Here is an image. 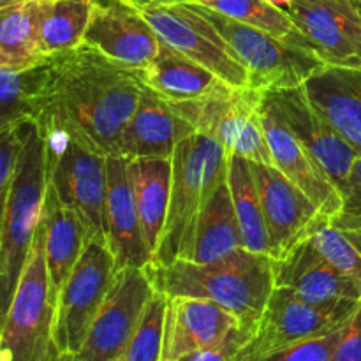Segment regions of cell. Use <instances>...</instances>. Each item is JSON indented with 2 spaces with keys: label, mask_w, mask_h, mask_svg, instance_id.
<instances>
[{
  "label": "cell",
  "mask_w": 361,
  "mask_h": 361,
  "mask_svg": "<svg viewBox=\"0 0 361 361\" xmlns=\"http://www.w3.org/2000/svg\"><path fill=\"white\" fill-rule=\"evenodd\" d=\"M145 88L140 71L81 44L46 60L34 120L41 129H60L99 154L116 155Z\"/></svg>",
  "instance_id": "obj_1"
},
{
  "label": "cell",
  "mask_w": 361,
  "mask_h": 361,
  "mask_svg": "<svg viewBox=\"0 0 361 361\" xmlns=\"http://www.w3.org/2000/svg\"><path fill=\"white\" fill-rule=\"evenodd\" d=\"M145 268L157 293L168 298L210 300L250 330H256L275 289L274 259L247 249L214 263L176 259L169 264L150 263Z\"/></svg>",
  "instance_id": "obj_2"
},
{
  "label": "cell",
  "mask_w": 361,
  "mask_h": 361,
  "mask_svg": "<svg viewBox=\"0 0 361 361\" xmlns=\"http://www.w3.org/2000/svg\"><path fill=\"white\" fill-rule=\"evenodd\" d=\"M171 164L168 215L152 261L157 264L190 257L201 212L228 178L229 152L219 141L194 133L176 145Z\"/></svg>",
  "instance_id": "obj_3"
},
{
  "label": "cell",
  "mask_w": 361,
  "mask_h": 361,
  "mask_svg": "<svg viewBox=\"0 0 361 361\" xmlns=\"http://www.w3.org/2000/svg\"><path fill=\"white\" fill-rule=\"evenodd\" d=\"M46 145L37 122L23 148L20 162L2 197L0 222V293L6 314L23 274L35 238L46 196Z\"/></svg>",
  "instance_id": "obj_4"
},
{
  "label": "cell",
  "mask_w": 361,
  "mask_h": 361,
  "mask_svg": "<svg viewBox=\"0 0 361 361\" xmlns=\"http://www.w3.org/2000/svg\"><path fill=\"white\" fill-rule=\"evenodd\" d=\"M55 298L49 286L44 228L39 221L23 274L0 334V361H62L53 342Z\"/></svg>",
  "instance_id": "obj_5"
},
{
  "label": "cell",
  "mask_w": 361,
  "mask_h": 361,
  "mask_svg": "<svg viewBox=\"0 0 361 361\" xmlns=\"http://www.w3.org/2000/svg\"><path fill=\"white\" fill-rule=\"evenodd\" d=\"M41 134L46 145L48 183L80 215L88 240L106 238L108 155L85 147L60 129H41Z\"/></svg>",
  "instance_id": "obj_6"
},
{
  "label": "cell",
  "mask_w": 361,
  "mask_h": 361,
  "mask_svg": "<svg viewBox=\"0 0 361 361\" xmlns=\"http://www.w3.org/2000/svg\"><path fill=\"white\" fill-rule=\"evenodd\" d=\"M263 95L254 88L231 87L190 101L168 102L197 134L219 141L229 154L274 166L261 120Z\"/></svg>",
  "instance_id": "obj_7"
},
{
  "label": "cell",
  "mask_w": 361,
  "mask_h": 361,
  "mask_svg": "<svg viewBox=\"0 0 361 361\" xmlns=\"http://www.w3.org/2000/svg\"><path fill=\"white\" fill-rule=\"evenodd\" d=\"M192 4L207 20L215 25L240 62L249 71L250 88L261 92L295 88L324 69V62L309 49L296 48L268 32L240 23L219 11Z\"/></svg>",
  "instance_id": "obj_8"
},
{
  "label": "cell",
  "mask_w": 361,
  "mask_h": 361,
  "mask_svg": "<svg viewBox=\"0 0 361 361\" xmlns=\"http://www.w3.org/2000/svg\"><path fill=\"white\" fill-rule=\"evenodd\" d=\"M115 275V257L106 238L88 240L56 295L53 342L62 361H69L81 351Z\"/></svg>",
  "instance_id": "obj_9"
},
{
  "label": "cell",
  "mask_w": 361,
  "mask_h": 361,
  "mask_svg": "<svg viewBox=\"0 0 361 361\" xmlns=\"http://www.w3.org/2000/svg\"><path fill=\"white\" fill-rule=\"evenodd\" d=\"M358 305L353 300L310 302L291 289L275 288L242 361H256L288 345L331 334L348 323Z\"/></svg>",
  "instance_id": "obj_10"
},
{
  "label": "cell",
  "mask_w": 361,
  "mask_h": 361,
  "mask_svg": "<svg viewBox=\"0 0 361 361\" xmlns=\"http://www.w3.org/2000/svg\"><path fill=\"white\" fill-rule=\"evenodd\" d=\"M162 42L183 53L190 60L221 78L235 88H250L245 69L231 46L210 20L192 4H169L141 11Z\"/></svg>",
  "instance_id": "obj_11"
},
{
  "label": "cell",
  "mask_w": 361,
  "mask_h": 361,
  "mask_svg": "<svg viewBox=\"0 0 361 361\" xmlns=\"http://www.w3.org/2000/svg\"><path fill=\"white\" fill-rule=\"evenodd\" d=\"M155 295L147 268L116 271L81 351L69 361H118Z\"/></svg>",
  "instance_id": "obj_12"
},
{
  "label": "cell",
  "mask_w": 361,
  "mask_h": 361,
  "mask_svg": "<svg viewBox=\"0 0 361 361\" xmlns=\"http://www.w3.org/2000/svg\"><path fill=\"white\" fill-rule=\"evenodd\" d=\"M284 11L324 66L361 71V13L356 0H291Z\"/></svg>",
  "instance_id": "obj_13"
},
{
  "label": "cell",
  "mask_w": 361,
  "mask_h": 361,
  "mask_svg": "<svg viewBox=\"0 0 361 361\" xmlns=\"http://www.w3.org/2000/svg\"><path fill=\"white\" fill-rule=\"evenodd\" d=\"M264 102L309 148L342 192L360 150L345 141L310 101L305 85L264 92Z\"/></svg>",
  "instance_id": "obj_14"
},
{
  "label": "cell",
  "mask_w": 361,
  "mask_h": 361,
  "mask_svg": "<svg viewBox=\"0 0 361 361\" xmlns=\"http://www.w3.org/2000/svg\"><path fill=\"white\" fill-rule=\"evenodd\" d=\"M252 173L263 207L270 257L281 259L312 235L324 215L275 166L252 162Z\"/></svg>",
  "instance_id": "obj_15"
},
{
  "label": "cell",
  "mask_w": 361,
  "mask_h": 361,
  "mask_svg": "<svg viewBox=\"0 0 361 361\" xmlns=\"http://www.w3.org/2000/svg\"><path fill=\"white\" fill-rule=\"evenodd\" d=\"M161 42L140 9L123 0H95L83 44L122 66L143 71L157 56Z\"/></svg>",
  "instance_id": "obj_16"
},
{
  "label": "cell",
  "mask_w": 361,
  "mask_h": 361,
  "mask_svg": "<svg viewBox=\"0 0 361 361\" xmlns=\"http://www.w3.org/2000/svg\"><path fill=\"white\" fill-rule=\"evenodd\" d=\"M261 120H263L264 136L270 147L274 166L291 180L317 208L324 217L334 221L342 210L344 197L334 180L314 157L312 152L282 123L274 109L264 102L261 104Z\"/></svg>",
  "instance_id": "obj_17"
},
{
  "label": "cell",
  "mask_w": 361,
  "mask_h": 361,
  "mask_svg": "<svg viewBox=\"0 0 361 361\" xmlns=\"http://www.w3.org/2000/svg\"><path fill=\"white\" fill-rule=\"evenodd\" d=\"M240 326L238 317L215 302L171 296L166 302L161 361H176L192 353L217 348Z\"/></svg>",
  "instance_id": "obj_18"
},
{
  "label": "cell",
  "mask_w": 361,
  "mask_h": 361,
  "mask_svg": "<svg viewBox=\"0 0 361 361\" xmlns=\"http://www.w3.org/2000/svg\"><path fill=\"white\" fill-rule=\"evenodd\" d=\"M106 242L115 257L116 271L145 268L154 261L141 229L127 157L108 155V194H106Z\"/></svg>",
  "instance_id": "obj_19"
},
{
  "label": "cell",
  "mask_w": 361,
  "mask_h": 361,
  "mask_svg": "<svg viewBox=\"0 0 361 361\" xmlns=\"http://www.w3.org/2000/svg\"><path fill=\"white\" fill-rule=\"evenodd\" d=\"M275 288L295 291L310 302H361V282L328 263L310 236L281 259H274Z\"/></svg>",
  "instance_id": "obj_20"
},
{
  "label": "cell",
  "mask_w": 361,
  "mask_h": 361,
  "mask_svg": "<svg viewBox=\"0 0 361 361\" xmlns=\"http://www.w3.org/2000/svg\"><path fill=\"white\" fill-rule=\"evenodd\" d=\"M194 133L196 130L190 123H187L164 97L147 87L136 111L120 136L116 155L127 159H171L176 145Z\"/></svg>",
  "instance_id": "obj_21"
},
{
  "label": "cell",
  "mask_w": 361,
  "mask_h": 361,
  "mask_svg": "<svg viewBox=\"0 0 361 361\" xmlns=\"http://www.w3.org/2000/svg\"><path fill=\"white\" fill-rule=\"evenodd\" d=\"M41 222L44 228V252L49 286L56 302L60 288L69 277L87 245L88 235L80 215L60 200L51 183L46 185Z\"/></svg>",
  "instance_id": "obj_22"
},
{
  "label": "cell",
  "mask_w": 361,
  "mask_h": 361,
  "mask_svg": "<svg viewBox=\"0 0 361 361\" xmlns=\"http://www.w3.org/2000/svg\"><path fill=\"white\" fill-rule=\"evenodd\" d=\"M305 90L331 127L361 152V71L324 67L305 81Z\"/></svg>",
  "instance_id": "obj_23"
},
{
  "label": "cell",
  "mask_w": 361,
  "mask_h": 361,
  "mask_svg": "<svg viewBox=\"0 0 361 361\" xmlns=\"http://www.w3.org/2000/svg\"><path fill=\"white\" fill-rule=\"evenodd\" d=\"M145 85L166 101H190L231 88L207 67L200 66L183 53L161 42L157 56L147 69L140 71Z\"/></svg>",
  "instance_id": "obj_24"
},
{
  "label": "cell",
  "mask_w": 361,
  "mask_h": 361,
  "mask_svg": "<svg viewBox=\"0 0 361 361\" xmlns=\"http://www.w3.org/2000/svg\"><path fill=\"white\" fill-rule=\"evenodd\" d=\"M127 171H129L143 236L152 256H155L168 215L173 175L171 159H127Z\"/></svg>",
  "instance_id": "obj_25"
},
{
  "label": "cell",
  "mask_w": 361,
  "mask_h": 361,
  "mask_svg": "<svg viewBox=\"0 0 361 361\" xmlns=\"http://www.w3.org/2000/svg\"><path fill=\"white\" fill-rule=\"evenodd\" d=\"M48 0H23L0 7V67L27 71L44 63L41 28Z\"/></svg>",
  "instance_id": "obj_26"
},
{
  "label": "cell",
  "mask_w": 361,
  "mask_h": 361,
  "mask_svg": "<svg viewBox=\"0 0 361 361\" xmlns=\"http://www.w3.org/2000/svg\"><path fill=\"white\" fill-rule=\"evenodd\" d=\"M243 249L238 219L233 207L228 178L215 189L214 196L203 208L197 221L192 252L187 261L214 263Z\"/></svg>",
  "instance_id": "obj_27"
},
{
  "label": "cell",
  "mask_w": 361,
  "mask_h": 361,
  "mask_svg": "<svg viewBox=\"0 0 361 361\" xmlns=\"http://www.w3.org/2000/svg\"><path fill=\"white\" fill-rule=\"evenodd\" d=\"M228 183L231 189L236 219H238L243 249L270 256L268 231L264 224L259 190L254 180L252 162L236 154H229Z\"/></svg>",
  "instance_id": "obj_28"
},
{
  "label": "cell",
  "mask_w": 361,
  "mask_h": 361,
  "mask_svg": "<svg viewBox=\"0 0 361 361\" xmlns=\"http://www.w3.org/2000/svg\"><path fill=\"white\" fill-rule=\"evenodd\" d=\"M95 0H48L41 28L46 59L83 44Z\"/></svg>",
  "instance_id": "obj_29"
},
{
  "label": "cell",
  "mask_w": 361,
  "mask_h": 361,
  "mask_svg": "<svg viewBox=\"0 0 361 361\" xmlns=\"http://www.w3.org/2000/svg\"><path fill=\"white\" fill-rule=\"evenodd\" d=\"M196 4L219 11V13L226 14V16L240 21V23L268 32V34L282 39L288 44L296 46V48L314 51L312 44L298 30L291 16L282 7L271 4L270 0H201Z\"/></svg>",
  "instance_id": "obj_30"
},
{
  "label": "cell",
  "mask_w": 361,
  "mask_h": 361,
  "mask_svg": "<svg viewBox=\"0 0 361 361\" xmlns=\"http://www.w3.org/2000/svg\"><path fill=\"white\" fill-rule=\"evenodd\" d=\"M44 63L27 71L0 67V123L14 118H34L44 83Z\"/></svg>",
  "instance_id": "obj_31"
},
{
  "label": "cell",
  "mask_w": 361,
  "mask_h": 361,
  "mask_svg": "<svg viewBox=\"0 0 361 361\" xmlns=\"http://www.w3.org/2000/svg\"><path fill=\"white\" fill-rule=\"evenodd\" d=\"M310 240L328 263L361 282V229H338L324 217Z\"/></svg>",
  "instance_id": "obj_32"
},
{
  "label": "cell",
  "mask_w": 361,
  "mask_h": 361,
  "mask_svg": "<svg viewBox=\"0 0 361 361\" xmlns=\"http://www.w3.org/2000/svg\"><path fill=\"white\" fill-rule=\"evenodd\" d=\"M166 302L168 298L155 291L140 328L118 361H161Z\"/></svg>",
  "instance_id": "obj_33"
},
{
  "label": "cell",
  "mask_w": 361,
  "mask_h": 361,
  "mask_svg": "<svg viewBox=\"0 0 361 361\" xmlns=\"http://www.w3.org/2000/svg\"><path fill=\"white\" fill-rule=\"evenodd\" d=\"M34 118H14L0 123V194L6 196L23 148L34 129Z\"/></svg>",
  "instance_id": "obj_34"
},
{
  "label": "cell",
  "mask_w": 361,
  "mask_h": 361,
  "mask_svg": "<svg viewBox=\"0 0 361 361\" xmlns=\"http://www.w3.org/2000/svg\"><path fill=\"white\" fill-rule=\"evenodd\" d=\"M344 326L337 328L335 331L323 335V337L310 338V341L288 345V348L281 349V351H275L256 361H331L335 348L341 342Z\"/></svg>",
  "instance_id": "obj_35"
},
{
  "label": "cell",
  "mask_w": 361,
  "mask_h": 361,
  "mask_svg": "<svg viewBox=\"0 0 361 361\" xmlns=\"http://www.w3.org/2000/svg\"><path fill=\"white\" fill-rule=\"evenodd\" d=\"M342 197L341 214L330 222L338 229H361V152L342 187Z\"/></svg>",
  "instance_id": "obj_36"
},
{
  "label": "cell",
  "mask_w": 361,
  "mask_h": 361,
  "mask_svg": "<svg viewBox=\"0 0 361 361\" xmlns=\"http://www.w3.org/2000/svg\"><path fill=\"white\" fill-rule=\"evenodd\" d=\"M252 335L254 330L240 326L229 335L224 344L217 345V348L204 349V351L192 353V355H187L176 361H242L243 349L249 344Z\"/></svg>",
  "instance_id": "obj_37"
},
{
  "label": "cell",
  "mask_w": 361,
  "mask_h": 361,
  "mask_svg": "<svg viewBox=\"0 0 361 361\" xmlns=\"http://www.w3.org/2000/svg\"><path fill=\"white\" fill-rule=\"evenodd\" d=\"M331 361H361V302L345 323Z\"/></svg>",
  "instance_id": "obj_38"
},
{
  "label": "cell",
  "mask_w": 361,
  "mask_h": 361,
  "mask_svg": "<svg viewBox=\"0 0 361 361\" xmlns=\"http://www.w3.org/2000/svg\"><path fill=\"white\" fill-rule=\"evenodd\" d=\"M270 2L275 4V6L282 7V9H286V7L289 6V2H291V0H270Z\"/></svg>",
  "instance_id": "obj_39"
},
{
  "label": "cell",
  "mask_w": 361,
  "mask_h": 361,
  "mask_svg": "<svg viewBox=\"0 0 361 361\" xmlns=\"http://www.w3.org/2000/svg\"><path fill=\"white\" fill-rule=\"evenodd\" d=\"M183 4H187V2H201V0H182Z\"/></svg>",
  "instance_id": "obj_40"
},
{
  "label": "cell",
  "mask_w": 361,
  "mask_h": 361,
  "mask_svg": "<svg viewBox=\"0 0 361 361\" xmlns=\"http://www.w3.org/2000/svg\"><path fill=\"white\" fill-rule=\"evenodd\" d=\"M356 4H358V7H360V13H361V0H356Z\"/></svg>",
  "instance_id": "obj_41"
}]
</instances>
